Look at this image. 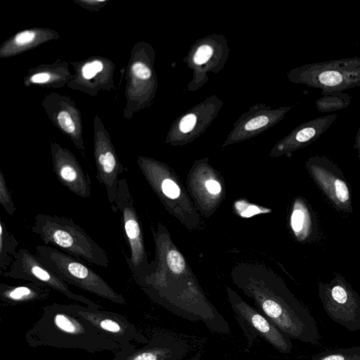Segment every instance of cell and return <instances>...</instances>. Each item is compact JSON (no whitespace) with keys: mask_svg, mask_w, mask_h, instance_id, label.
Returning <instances> with one entry per match:
<instances>
[{"mask_svg":"<svg viewBox=\"0 0 360 360\" xmlns=\"http://www.w3.org/2000/svg\"><path fill=\"white\" fill-rule=\"evenodd\" d=\"M77 305L55 302L44 307L41 317L25 335L27 344L31 347L81 349L90 353L108 351L114 354L122 349L79 316Z\"/></svg>","mask_w":360,"mask_h":360,"instance_id":"1","label":"cell"},{"mask_svg":"<svg viewBox=\"0 0 360 360\" xmlns=\"http://www.w3.org/2000/svg\"><path fill=\"white\" fill-rule=\"evenodd\" d=\"M31 229L46 245L56 247L96 266L104 268L109 266L105 250L70 218L39 213L35 215Z\"/></svg>","mask_w":360,"mask_h":360,"instance_id":"2","label":"cell"},{"mask_svg":"<svg viewBox=\"0 0 360 360\" xmlns=\"http://www.w3.org/2000/svg\"><path fill=\"white\" fill-rule=\"evenodd\" d=\"M37 255L61 280L111 302L126 304L124 297L82 260L57 248L38 245Z\"/></svg>","mask_w":360,"mask_h":360,"instance_id":"3","label":"cell"},{"mask_svg":"<svg viewBox=\"0 0 360 360\" xmlns=\"http://www.w3.org/2000/svg\"><path fill=\"white\" fill-rule=\"evenodd\" d=\"M300 82L321 90L322 95L360 86V56L316 62L300 68Z\"/></svg>","mask_w":360,"mask_h":360,"instance_id":"4","label":"cell"},{"mask_svg":"<svg viewBox=\"0 0 360 360\" xmlns=\"http://www.w3.org/2000/svg\"><path fill=\"white\" fill-rule=\"evenodd\" d=\"M112 211H119L121 214L122 224L129 252L126 261L138 284L150 273V266L134 199L124 178H120L119 181L117 199Z\"/></svg>","mask_w":360,"mask_h":360,"instance_id":"5","label":"cell"},{"mask_svg":"<svg viewBox=\"0 0 360 360\" xmlns=\"http://www.w3.org/2000/svg\"><path fill=\"white\" fill-rule=\"evenodd\" d=\"M228 292L234 316L250 347L260 338L282 354L291 353L292 344L289 337L262 312L244 302L236 293L230 290Z\"/></svg>","mask_w":360,"mask_h":360,"instance_id":"6","label":"cell"},{"mask_svg":"<svg viewBox=\"0 0 360 360\" xmlns=\"http://www.w3.org/2000/svg\"><path fill=\"white\" fill-rule=\"evenodd\" d=\"M1 276L40 284L85 306L95 309L101 307L86 297L72 292L68 283L50 270L37 255L25 248L18 250L9 268Z\"/></svg>","mask_w":360,"mask_h":360,"instance_id":"7","label":"cell"},{"mask_svg":"<svg viewBox=\"0 0 360 360\" xmlns=\"http://www.w3.org/2000/svg\"><path fill=\"white\" fill-rule=\"evenodd\" d=\"M319 297L327 315L351 332L360 330V297L342 279L319 285Z\"/></svg>","mask_w":360,"mask_h":360,"instance_id":"8","label":"cell"},{"mask_svg":"<svg viewBox=\"0 0 360 360\" xmlns=\"http://www.w3.org/2000/svg\"><path fill=\"white\" fill-rule=\"evenodd\" d=\"M191 347L184 338L172 332H156L141 347L136 343L114 353L111 360H188Z\"/></svg>","mask_w":360,"mask_h":360,"instance_id":"9","label":"cell"},{"mask_svg":"<svg viewBox=\"0 0 360 360\" xmlns=\"http://www.w3.org/2000/svg\"><path fill=\"white\" fill-rule=\"evenodd\" d=\"M78 314L122 348L131 343L146 344L149 339L129 319L120 314L77 305Z\"/></svg>","mask_w":360,"mask_h":360,"instance_id":"10","label":"cell"},{"mask_svg":"<svg viewBox=\"0 0 360 360\" xmlns=\"http://www.w3.org/2000/svg\"><path fill=\"white\" fill-rule=\"evenodd\" d=\"M53 172L60 184L76 195L87 198L91 193V181L75 157L58 145L52 147Z\"/></svg>","mask_w":360,"mask_h":360,"instance_id":"11","label":"cell"},{"mask_svg":"<svg viewBox=\"0 0 360 360\" xmlns=\"http://www.w3.org/2000/svg\"><path fill=\"white\" fill-rule=\"evenodd\" d=\"M312 174L318 182L330 195L338 204L343 205L349 200V192L345 182L338 176H333L335 165L327 158L313 157L309 160Z\"/></svg>","mask_w":360,"mask_h":360,"instance_id":"12","label":"cell"},{"mask_svg":"<svg viewBox=\"0 0 360 360\" xmlns=\"http://www.w3.org/2000/svg\"><path fill=\"white\" fill-rule=\"evenodd\" d=\"M51 290L46 286L32 282L17 285L1 283L0 300L4 306L34 303L47 299L51 295Z\"/></svg>","mask_w":360,"mask_h":360,"instance_id":"13","label":"cell"},{"mask_svg":"<svg viewBox=\"0 0 360 360\" xmlns=\"http://www.w3.org/2000/svg\"><path fill=\"white\" fill-rule=\"evenodd\" d=\"M17 238L8 230L6 223L0 219V273L6 271L18 252Z\"/></svg>","mask_w":360,"mask_h":360,"instance_id":"14","label":"cell"},{"mask_svg":"<svg viewBox=\"0 0 360 360\" xmlns=\"http://www.w3.org/2000/svg\"><path fill=\"white\" fill-rule=\"evenodd\" d=\"M352 96L345 92L322 95L316 99V109L321 112H330L346 108L351 103Z\"/></svg>","mask_w":360,"mask_h":360,"instance_id":"15","label":"cell"},{"mask_svg":"<svg viewBox=\"0 0 360 360\" xmlns=\"http://www.w3.org/2000/svg\"><path fill=\"white\" fill-rule=\"evenodd\" d=\"M311 360H360V346L326 351L315 354Z\"/></svg>","mask_w":360,"mask_h":360,"instance_id":"16","label":"cell"},{"mask_svg":"<svg viewBox=\"0 0 360 360\" xmlns=\"http://www.w3.org/2000/svg\"><path fill=\"white\" fill-rule=\"evenodd\" d=\"M0 204L10 216L13 215L16 207L1 170H0Z\"/></svg>","mask_w":360,"mask_h":360,"instance_id":"17","label":"cell"},{"mask_svg":"<svg viewBox=\"0 0 360 360\" xmlns=\"http://www.w3.org/2000/svg\"><path fill=\"white\" fill-rule=\"evenodd\" d=\"M167 264L169 269L175 274H181L185 268L183 256L176 250H170L167 254Z\"/></svg>","mask_w":360,"mask_h":360,"instance_id":"18","label":"cell"},{"mask_svg":"<svg viewBox=\"0 0 360 360\" xmlns=\"http://www.w3.org/2000/svg\"><path fill=\"white\" fill-rule=\"evenodd\" d=\"M307 220V215L303 209H295L291 216V226L295 233L301 232Z\"/></svg>","mask_w":360,"mask_h":360,"instance_id":"19","label":"cell"},{"mask_svg":"<svg viewBox=\"0 0 360 360\" xmlns=\"http://www.w3.org/2000/svg\"><path fill=\"white\" fill-rule=\"evenodd\" d=\"M160 187L162 193L169 198L175 199L179 195L180 189L179 186L169 179L163 180Z\"/></svg>","mask_w":360,"mask_h":360,"instance_id":"20","label":"cell"},{"mask_svg":"<svg viewBox=\"0 0 360 360\" xmlns=\"http://www.w3.org/2000/svg\"><path fill=\"white\" fill-rule=\"evenodd\" d=\"M212 48L209 45L200 46L194 55L193 60L197 65H202L206 63L212 56Z\"/></svg>","mask_w":360,"mask_h":360,"instance_id":"21","label":"cell"},{"mask_svg":"<svg viewBox=\"0 0 360 360\" xmlns=\"http://www.w3.org/2000/svg\"><path fill=\"white\" fill-rule=\"evenodd\" d=\"M58 122L61 128L66 131V133L74 135L75 130L76 129L75 123L72 121L70 115L66 112H61L58 115Z\"/></svg>","mask_w":360,"mask_h":360,"instance_id":"22","label":"cell"},{"mask_svg":"<svg viewBox=\"0 0 360 360\" xmlns=\"http://www.w3.org/2000/svg\"><path fill=\"white\" fill-rule=\"evenodd\" d=\"M103 70V64L98 60L86 63L82 68V75L85 79H89L96 74Z\"/></svg>","mask_w":360,"mask_h":360,"instance_id":"23","label":"cell"},{"mask_svg":"<svg viewBox=\"0 0 360 360\" xmlns=\"http://www.w3.org/2000/svg\"><path fill=\"white\" fill-rule=\"evenodd\" d=\"M131 70L136 77L141 79H147L151 76V71L149 68L140 62L134 63Z\"/></svg>","mask_w":360,"mask_h":360,"instance_id":"24","label":"cell"},{"mask_svg":"<svg viewBox=\"0 0 360 360\" xmlns=\"http://www.w3.org/2000/svg\"><path fill=\"white\" fill-rule=\"evenodd\" d=\"M36 38V33L32 30H25L15 35L14 41L17 45L23 46L33 41Z\"/></svg>","mask_w":360,"mask_h":360,"instance_id":"25","label":"cell"},{"mask_svg":"<svg viewBox=\"0 0 360 360\" xmlns=\"http://www.w3.org/2000/svg\"><path fill=\"white\" fill-rule=\"evenodd\" d=\"M196 123V116L194 114L185 115L179 122V129L183 133L191 131Z\"/></svg>","mask_w":360,"mask_h":360,"instance_id":"26","label":"cell"},{"mask_svg":"<svg viewBox=\"0 0 360 360\" xmlns=\"http://www.w3.org/2000/svg\"><path fill=\"white\" fill-rule=\"evenodd\" d=\"M269 122V118L265 115H261L249 120L245 125L247 131L257 129L266 125Z\"/></svg>","mask_w":360,"mask_h":360,"instance_id":"27","label":"cell"},{"mask_svg":"<svg viewBox=\"0 0 360 360\" xmlns=\"http://www.w3.org/2000/svg\"><path fill=\"white\" fill-rule=\"evenodd\" d=\"M50 79V75L47 73L41 72L32 75L30 77V81L32 83L42 84L45 83Z\"/></svg>","mask_w":360,"mask_h":360,"instance_id":"28","label":"cell"},{"mask_svg":"<svg viewBox=\"0 0 360 360\" xmlns=\"http://www.w3.org/2000/svg\"><path fill=\"white\" fill-rule=\"evenodd\" d=\"M205 185L208 191L212 194H217L221 191L219 184L214 180H208Z\"/></svg>","mask_w":360,"mask_h":360,"instance_id":"29","label":"cell"},{"mask_svg":"<svg viewBox=\"0 0 360 360\" xmlns=\"http://www.w3.org/2000/svg\"><path fill=\"white\" fill-rule=\"evenodd\" d=\"M354 148L357 150L359 158H360V127L357 131Z\"/></svg>","mask_w":360,"mask_h":360,"instance_id":"30","label":"cell"}]
</instances>
